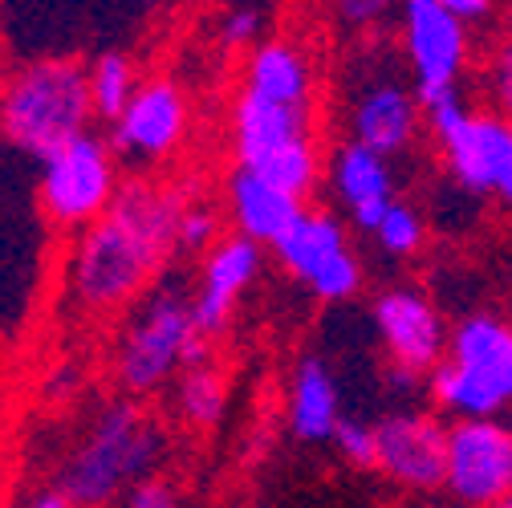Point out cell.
I'll return each mask as SVG.
<instances>
[{
  "mask_svg": "<svg viewBox=\"0 0 512 508\" xmlns=\"http://www.w3.org/2000/svg\"><path fill=\"white\" fill-rule=\"evenodd\" d=\"M191 196L163 183H126L114 208L74 236L66 261L70 301L86 313L131 305L179 248V220Z\"/></svg>",
  "mask_w": 512,
  "mask_h": 508,
  "instance_id": "cell-1",
  "label": "cell"
},
{
  "mask_svg": "<svg viewBox=\"0 0 512 508\" xmlns=\"http://www.w3.org/2000/svg\"><path fill=\"white\" fill-rule=\"evenodd\" d=\"M90 114V66L74 57H33L0 86V135L33 159L82 139Z\"/></svg>",
  "mask_w": 512,
  "mask_h": 508,
  "instance_id": "cell-2",
  "label": "cell"
},
{
  "mask_svg": "<svg viewBox=\"0 0 512 508\" xmlns=\"http://www.w3.org/2000/svg\"><path fill=\"white\" fill-rule=\"evenodd\" d=\"M163 452L159 423L135 403H110L61 468V492L74 508H98L114 500L126 484L151 480Z\"/></svg>",
  "mask_w": 512,
  "mask_h": 508,
  "instance_id": "cell-3",
  "label": "cell"
},
{
  "mask_svg": "<svg viewBox=\"0 0 512 508\" xmlns=\"http://www.w3.org/2000/svg\"><path fill=\"white\" fill-rule=\"evenodd\" d=\"M204 362H208V338L196 326L191 297L175 281L143 297V305L122 330L118 358H114L118 383L131 395H151L167 387L171 378H179L183 370Z\"/></svg>",
  "mask_w": 512,
  "mask_h": 508,
  "instance_id": "cell-4",
  "label": "cell"
},
{
  "mask_svg": "<svg viewBox=\"0 0 512 508\" xmlns=\"http://www.w3.org/2000/svg\"><path fill=\"white\" fill-rule=\"evenodd\" d=\"M427 387L443 411L460 419H496L512 407V326L492 313L464 317Z\"/></svg>",
  "mask_w": 512,
  "mask_h": 508,
  "instance_id": "cell-5",
  "label": "cell"
},
{
  "mask_svg": "<svg viewBox=\"0 0 512 508\" xmlns=\"http://www.w3.org/2000/svg\"><path fill=\"white\" fill-rule=\"evenodd\" d=\"M118 192L122 187H118L114 151L90 131L53 151L49 159H41L37 204L49 224L66 232H86L90 224H98L114 208Z\"/></svg>",
  "mask_w": 512,
  "mask_h": 508,
  "instance_id": "cell-6",
  "label": "cell"
},
{
  "mask_svg": "<svg viewBox=\"0 0 512 508\" xmlns=\"http://www.w3.org/2000/svg\"><path fill=\"white\" fill-rule=\"evenodd\" d=\"M277 261L322 301H346L362 285V265L350 248V236L334 212L305 208L293 228L273 244Z\"/></svg>",
  "mask_w": 512,
  "mask_h": 508,
  "instance_id": "cell-7",
  "label": "cell"
},
{
  "mask_svg": "<svg viewBox=\"0 0 512 508\" xmlns=\"http://www.w3.org/2000/svg\"><path fill=\"white\" fill-rule=\"evenodd\" d=\"M403 49L423 110L460 90L468 61V25L447 9V0H411L403 9Z\"/></svg>",
  "mask_w": 512,
  "mask_h": 508,
  "instance_id": "cell-8",
  "label": "cell"
},
{
  "mask_svg": "<svg viewBox=\"0 0 512 508\" xmlns=\"http://www.w3.org/2000/svg\"><path fill=\"white\" fill-rule=\"evenodd\" d=\"M447 492L472 508L512 496V427L500 419H460L447 427Z\"/></svg>",
  "mask_w": 512,
  "mask_h": 508,
  "instance_id": "cell-9",
  "label": "cell"
},
{
  "mask_svg": "<svg viewBox=\"0 0 512 508\" xmlns=\"http://www.w3.org/2000/svg\"><path fill=\"white\" fill-rule=\"evenodd\" d=\"M443 143V163L468 196H496L512 208V122L500 114H468Z\"/></svg>",
  "mask_w": 512,
  "mask_h": 508,
  "instance_id": "cell-10",
  "label": "cell"
},
{
  "mask_svg": "<svg viewBox=\"0 0 512 508\" xmlns=\"http://www.w3.org/2000/svg\"><path fill=\"white\" fill-rule=\"evenodd\" d=\"M374 326L395 370H407L415 378L431 374L447 358V346H452V334H447L439 309L415 289L382 293L374 301Z\"/></svg>",
  "mask_w": 512,
  "mask_h": 508,
  "instance_id": "cell-11",
  "label": "cell"
},
{
  "mask_svg": "<svg viewBox=\"0 0 512 508\" xmlns=\"http://www.w3.org/2000/svg\"><path fill=\"white\" fill-rule=\"evenodd\" d=\"M378 460L374 468L403 488L447 484V427L419 411H395L374 423Z\"/></svg>",
  "mask_w": 512,
  "mask_h": 508,
  "instance_id": "cell-12",
  "label": "cell"
},
{
  "mask_svg": "<svg viewBox=\"0 0 512 508\" xmlns=\"http://www.w3.org/2000/svg\"><path fill=\"white\" fill-rule=\"evenodd\" d=\"M187 135V98L171 78H147L114 122V147L131 163L167 159Z\"/></svg>",
  "mask_w": 512,
  "mask_h": 508,
  "instance_id": "cell-13",
  "label": "cell"
},
{
  "mask_svg": "<svg viewBox=\"0 0 512 508\" xmlns=\"http://www.w3.org/2000/svg\"><path fill=\"white\" fill-rule=\"evenodd\" d=\"M261 273V244H252L244 236H224L208 257H204V273H200V289L191 293V313H196V326L204 338H216L228 330L232 309L244 297V289Z\"/></svg>",
  "mask_w": 512,
  "mask_h": 508,
  "instance_id": "cell-14",
  "label": "cell"
},
{
  "mask_svg": "<svg viewBox=\"0 0 512 508\" xmlns=\"http://www.w3.org/2000/svg\"><path fill=\"white\" fill-rule=\"evenodd\" d=\"M419 98L415 90H407L399 78H378L370 82L358 102H354V114H350V131H354V143L370 147L374 155H399L411 147L415 131H419Z\"/></svg>",
  "mask_w": 512,
  "mask_h": 508,
  "instance_id": "cell-15",
  "label": "cell"
},
{
  "mask_svg": "<svg viewBox=\"0 0 512 508\" xmlns=\"http://www.w3.org/2000/svg\"><path fill=\"white\" fill-rule=\"evenodd\" d=\"M313 139L309 135V110L305 106H281V102H265L248 90H240L236 106H232V147L244 171L261 167L265 159H273L277 151Z\"/></svg>",
  "mask_w": 512,
  "mask_h": 508,
  "instance_id": "cell-16",
  "label": "cell"
},
{
  "mask_svg": "<svg viewBox=\"0 0 512 508\" xmlns=\"http://www.w3.org/2000/svg\"><path fill=\"white\" fill-rule=\"evenodd\" d=\"M334 192L350 208V220L362 232H378V224L395 208L391 163L350 139L334 159Z\"/></svg>",
  "mask_w": 512,
  "mask_h": 508,
  "instance_id": "cell-17",
  "label": "cell"
},
{
  "mask_svg": "<svg viewBox=\"0 0 512 508\" xmlns=\"http://www.w3.org/2000/svg\"><path fill=\"white\" fill-rule=\"evenodd\" d=\"M301 212H305L301 200L285 196L281 187H273L256 171L236 167L228 175V216H232L236 236H244L252 244H277Z\"/></svg>",
  "mask_w": 512,
  "mask_h": 508,
  "instance_id": "cell-18",
  "label": "cell"
},
{
  "mask_svg": "<svg viewBox=\"0 0 512 508\" xmlns=\"http://www.w3.org/2000/svg\"><path fill=\"white\" fill-rule=\"evenodd\" d=\"M244 90L265 98V102H281V106H305L309 110V94H313V66L301 45L285 41V37H269L261 41L248 61H244Z\"/></svg>",
  "mask_w": 512,
  "mask_h": 508,
  "instance_id": "cell-19",
  "label": "cell"
},
{
  "mask_svg": "<svg viewBox=\"0 0 512 508\" xmlns=\"http://www.w3.org/2000/svg\"><path fill=\"white\" fill-rule=\"evenodd\" d=\"M342 419L346 415H342V391L334 370L322 358L297 362L289 383V431L305 443H322V439H334Z\"/></svg>",
  "mask_w": 512,
  "mask_h": 508,
  "instance_id": "cell-20",
  "label": "cell"
},
{
  "mask_svg": "<svg viewBox=\"0 0 512 508\" xmlns=\"http://www.w3.org/2000/svg\"><path fill=\"white\" fill-rule=\"evenodd\" d=\"M139 74H135V61L118 53V49H106L90 61V98H94V114H102L110 126L126 114V106L135 102L139 94Z\"/></svg>",
  "mask_w": 512,
  "mask_h": 508,
  "instance_id": "cell-21",
  "label": "cell"
},
{
  "mask_svg": "<svg viewBox=\"0 0 512 508\" xmlns=\"http://www.w3.org/2000/svg\"><path fill=\"white\" fill-rule=\"evenodd\" d=\"M175 407L191 427H212L220 423L224 407H228V383L216 366H191L179 374L175 383Z\"/></svg>",
  "mask_w": 512,
  "mask_h": 508,
  "instance_id": "cell-22",
  "label": "cell"
},
{
  "mask_svg": "<svg viewBox=\"0 0 512 508\" xmlns=\"http://www.w3.org/2000/svg\"><path fill=\"white\" fill-rule=\"evenodd\" d=\"M252 171L261 175V179H269L273 187H281L285 196H293V200L305 204V196L317 187V179H322V155H317V143L313 139H301V143L277 151L273 159H265L261 167H252Z\"/></svg>",
  "mask_w": 512,
  "mask_h": 508,
  "instance_id": "cell-23",
  "label": "cell"
},
{
  "mask_svg": "<svg viewBox=\"0 0 512 508\" xmlns=\"http://www.w3.org/2000/svg\"><path fill=\"white\" fill-rule=\"evenodd\" d=\"M378 244L391 252V257H411V252L423 244V236H427V224H423V216L411 208V204H403V200H395V208L387 212V220L378 224Z\"/></svg>",
  "mask_w": 512,
  "mask_h": 508,
  "instance_id": "cell-24",
  "label": "cell"
},
{
  "mask_svg": "<svg viewBox=\"0 0 512 508\" xmlns=\"http://www.w3.org/2000/svg\"><path fill=\"white\" fill-rule=\"evenodd\" d=\"M224 236H220V212L212 208V204H196L191 200L187 204V212H183V220H179V248H187V252H208L220 244Z\"/></svg>",
  "mask_w": 512,
  "mask_h": 508,
  "instance_id": "cell-25",
  "label": "cell"
},
{
  "mask_svg": "<svg viewBox=\"0 0 512 508\" xmlns=\"http://www.w3.org/2000/svg\"><path fill=\"white\" fill-rule=\"evenodd\" d=\"M265 33V13L256 9V5H232L220 13V41L228 49H244V45H261L256 37Z\"/></svg>",
  "mask_w": 512,
  "mask_h": 508,
  "instance_id": "cell-26",
  "label": "cell"
},
{
  "mask_svg": "<svg viewBox=\"0 0 512 508\" xmlns=\"http://www.w3.org/2000/svg\"><path fill=\"white\" fill-rule=\"evenodd\" d=\"M334 448H338L350 464H358V468H374V460H378L374 427L362 423V419H342V423H338V431H334Z\"/></svg>",
  "mask_w": 512,
  "mask_h": 508,
  "instance_id": "cell-27",
  "label": "cell"
},
{
  "mask_svg": "<svg viewBox=\"0 0 512 508\" xmlns=\"http://www.w3.org/2000/svg\"><path fill=\"white\" fill-rule=\"evenodd\" d=\"M488 86H492V98L500 106V118L512 122V45H500L496 49L492 70H488Z\"/></svg>",
  "mask_w": 512,
  "mask_h": 508,
  "instance_id": "cell-28",
  "label": "cell"
},
{
  "mask_svg": "<svg viewBox=\"0 0 512 508\" xmlns=\"http://www.w3.org/2000/svg\"><path fill=\"white\" fill-rule=\"evenodd\" d=\"M126 508H179V500H175V488L167 480L151 476V480H143V484L131 488V496H126Z\"/></svg>",
  "mask_w": 512,
  "mask_h": 508,
  "instance_id": "cell-29",
  "label": "cell"
},
{
  "mask_svg": "<svg viewBox=\"0 0 512 508\" xmlns=\"http://www.w3.org/2000/svg\"><path fill=\"white\" fill-rule=\"evenodd\" d=\"M338 13L350 17V21H358V25H366V21L387 13V5H382V0H346V5H338Z\"/></svg>",
  "mask_w": 512,
  "mask_h": 508,
  "instance_id": "cell-30",
  "label": "cell"
},
{
  "mask_svg": "<svg viewBox=\"0 0 512 508\" xmlns=\"http://www.w3.org/2000/svg\"><path fill=\"white\" fill-rule=\"evenodd\" d=\"M447 9H452L464 25H468V21H480V17H488V13H492L488 0H447Z\"/></svg>",
  "mask_w": 512,
  "mask_h": 508,
  "instance_id": "cell-31",
  "label": "cell"
},
{
  "mask_svg": "<svg viewBox=\"0 0 512 508\" xmlns=\"http://www.w3.org/2000/svg\"><path fill=\"white\" fill-rule=\"evenodd\" d=\"M78 366H57L53 374H49V395H70L74 387H78Z\"/></svg>",
  "mask_w": 512,
  "mask_h": 508,
  "instance_id": "cell-32",
  "label": "cell"
},
{
  "mask_svg": "<svg viewBox=\"0 0 512 508\" xmlns=\"http://www.w3.org/2000/svg\"><path fill=\"white\" fill-rule=\"evenodd\" d=\"M25 508H74V504L66 500V492H61V488H49V492H37Z\"/></svg>",
  "mask_w": 512,
  "mask_h": 508,
  "instance_id": "cell-33",
  "label": "cell"
},
{
  "mask_svg": "<svg viewBox=\"0 0 512 508\" xmlns=\"http://www.w3.org/2000/svg\"><path fill=\"white\" fill-rule=\"evenodd\" d=\"M496 508H512V496H508V500H500V504H496Z\"/></svg>",
  "mask_w": 512,
  "mask_h": 508,
  "instance_id": "cell-34",
  "label": "cell"
}]
</instances>
